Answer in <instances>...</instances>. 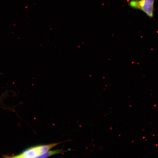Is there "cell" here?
Segmentation results:
<instances>
[{
  "mask_svg": "<svg viewBox=\"0 0 158 158\" xmlns=\"http://www.w3.org/2000/svg\"><path fill=\"white\" fill-rule=\"evenodd\" d=\"M62 143L50 144L37 145L31 147L23 152L11 157L18 158H38L52 148H54L59 144Z\"/></svg>",
  "mask_w": 158,
  "mask_h": 158,
  "instance_id": "6da1fadb",
  "label": "cell"
},
{
  "mask_svg": "<svg viewBox=\"0 0 158 158\" xmlns=\"http://www.w3.org/2000/svg\"><path fill=\"white\" fill-rule=\"evenodd\" d=\"M155 0H130L128 4L132 9L143 11L148 17L153 18L154 15V3Z\"/></svg>",
  "mask_w": 158,
  "mask_h": 158,
  "instance_id": "7a4b0ae2",
  "label": "cell"
},
{
  "mask_svg": "<svg viewBox=\"0 0 158 158\" xmlns=\"http://www.w3.org/2000/svg\"><path fill=\"white\" fill-rule=\"evenodd\" d=\"M63 151L62 149H58L54 150V151H48L47 152L44 153L42 155H41L38 158H46L50 157V156L54 155L61 154V153H64L65 151Z\"/></svg>",
  "mask_w": 158,
  "mask_h": 158,
  "instance_id": "3957f363",
  "label": "cell"
}]
</instances>
